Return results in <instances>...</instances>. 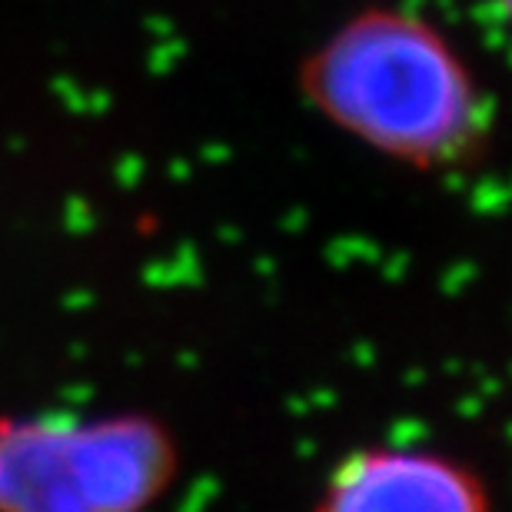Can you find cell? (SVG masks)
<instances>
[{
  "mask_svg": "<svg viewBox=\"0 0 512 512\" xmlns=\"http://www.w3.org/2000/svg\"><path fill=\"white\" fill-rule=\"evenodd\" d=\"M310 512H493V496L463 456L419 443H373L336 459Z\"/></svg>",
  "mask_w": 512,
  "mask_h": 512,
  "instance_id": "3957f363",
  "label": "cell"
},
{
  "mask_svg": "<svg viewBox=\"0 0 512 512\" xmlns=\"http://www.w3.org/2000/svg\"><path fill=\"white\" fill-rule=\"evenodd\" d=\"M177 473V436L140 409L0 419V512H150Z\"/></svg>",
  "mask_w": 512,
  "mask_h": 512,
  "instance_id": "7a4b0ae2",
  "label": "cell"
},
{
  "mask_svg": "<svg viewBox=\"0 0 512 512\" xmlns=\"http://www.w3.org/2000/svg\"><path fill=\"white\" fill-rule=\"evenodd\" d=\"M300 94L333 130L419 173L483 157L493 107L473 64L436 20L366 4L300 64Z\"/></svg>",
  "mask_w": 512,
  "mask_h": 512,
  "instance_id": "6da1fadb",
  "label": "cell"
},
{
  "mask_svg": "<svg viewBox=\"0 0 512 512\" xmlns=\"http://www.w3.org/2000/svg\"><path fill=\"white\" fill-rule=\"evenodd\" d=\"M493 4H496V7H503V10H506V7H509V0H493Z\"/></svg>",
  "mask_w": 512,
  "mask_h": 512,
  "instance_id": "277c9868",
  "label": "cell"
}]
</instances>
